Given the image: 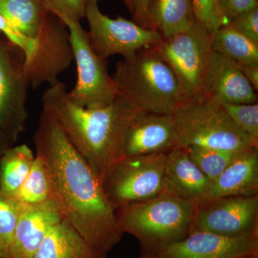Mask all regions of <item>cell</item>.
Returning a JSON list of instances; mask_svg holds the SVG:
<instances>
[{"instance_id":"obj_1","label":"cell","mask_w":258,"mask_h":258,"mask_svg":"<svg viewBox=\"0 0 258 258\" xmlns=\"http://www.w3.org/2000/svg\"><path fill=\"white\" fill-rule=\"evenodd\" d=\"M34 143L48 169L52 199L64 219L93 248L108 254L123 236L114 209L98 176L43 108Z\"/></svg>"},{"instance_id":"obj_2","label":"cell","mask_w":258,"mask_h":258,"mask_svg":"<svg viewBox=\"0 0 258 258\" xmlns=\"http://www.w3.org/2000/svg\"><path fill=\"white\" fill-rule=\"evenodd\" d=\"M42 103L99 179L124 157L127 132L139 111L123 98L117 96L99 108H84L71 101L66 86L57 81L43 93Z\"/></svg>"},{"instance_id":"obj_3","label":"cell","mask_w":258,"mask_h":258,"mask_svg":"<svg viewBox=\"0 0 258 258\" xmlns=\"http://www.w3.org/2000/svg\"><path fill=\"white\" fill-rule=\"evenodd\" d=\"M198 206L166 188L149 200L115 210L123 234L138 240L141 254H152L191 233Z\"/></svg>"},{"instance_id":"obj_4","label":"cell","mask_w":258,"mask_h":258,"mask_svg":"<svg viewBox=\"0 0 258 258\" xmlns=\"http://www.w3.org/2000/svg\"><path fill=\"white\" fill-rule=\"evenodd\" d=\"M112 79L117 96L139 111L173 114L179 105L175 76L154 47L119 61Z\"/></svg>"},{"instance_id":"obj_5","label":"cell","mask_w":258,"mask_h":258,"mask_svg":"<svg viewBox=\"0 0 258 258\" xmlns=\"http://www.w3.org/2000/svg\"><path fill=\"white\" fill-rule=\"evenodd\" d=\"M172 115L177 147L230 151L258 149L236 126L222 106L214 104L205 96L181 103Z\"/></svg>"},{"instance_id":"obj_6","label":"cell","mask_w":258,"mask_h":258,"mask_svg":"<svg viewBox=\"0 0 258 258\" xmlns=\"http://www.w3.org/2000/svg\"><path fill=\"white\" fill-rule=\"evenodd\" d=\"M153 47L175 76L179 104L205 96L204 85L214 52L212 32L195 20L187 30L162 38Z\"/></svg>"},{"instance_id":"obj_7","label":"cell","mask_w":258,"mask_h":258,"mask_svg":"<svg viewBox=\"0 0 258 258\" xmlns=\"http://www.w3.org/2000/svg\"><path fill=\"white\" fill-rule=\"evenodd\" d=\"M166 154L124 156L101 176L102 188L114 210L149 200L166 189Z\"/></svg>"},{"instance_id":"obj_8","label":"cell","mask_w":258,"mask_h":258,"mask_svg":"<svg viewBox=\"0 0 258 258\" xmlns=\"http://www.w3.org/2000/svg\"><path fill=\"white\" fill-rule=\"evenodd\" d=\"M49 11L60 19L69 30L77 66V81L74 88L68 91L70 99L87 108L109 104L118 96L114 81L108 74L106 60L93 50L88 32L83 28L81 20L55 10Z\"/></svg>"},{"instance_id":"obj_9","label":"cell","mask_w":258,"mask_h":258,"mask_svg":"<svg viewBox=\"0 0 258 258\" xmlns=\"http://www.w3.org/2000/svg\"><path fill=\"white\" fill-rule=\"evenodd\" d=\"M99 0H87L86 16L90 42L93 50L102 58L120 55L123 59L138 51L157 45L162 37L155 30L141 26L134 21L118 16L112 19L103 14Z\"/></svg>"},{"instance_id":"obj_10","label":"cell","mask_w":258,"mask_h":258,"mask_svg":"<svg viewBox=\"0 0 258 258\" xmlns=\"http://www.w3.org/2000/svg\"><path fill=\"white\" fill-rule=\"evenodd\" d=\"M23 51L0 40V131L13 142L25 131L28 120L29 85Z\"/></svg>"},{"instance_id":"obj_11","label":"cell","mask_w":258,"mask_h":258,"mask_svg":"<svg viewBox=\"0 0 258 258\" xmlns=\"http://www.w3.org/2000/svg\"><path fill=\"white\" fill-rule=\"evenodd\" d=\"M192 232H207L227 238L258 237V195L226 197L200 205Z\"/></svg>"},{"instance_id":"obj_12","label":"cell","mask_w":258,"mask_h":258,"mask_svg":"<svg viewBox=\"0 0 258 258\" xmlns=\"http://www.w3.org/2000/svg\"><path fill=\"white\" fill-rule=\"evenodd\" d=\"M36 40L37 49L35 55L29 62L24 63L29 85L33 88L45 83L49 86L55 84L59 81V76L74 60L69 30L51 12Z\"/></svg>"},{"instance_id":"obj_13","label":"cell","mask_w":258,"mask_h":258,"mask_svg":"<svg viewBox=\"0 0 258 258\" xmlns=\"http://www.w3.org/2000/svg\"><path fill=\"white\" fill-rule=\"evenodd\" d=\"M258 255V237L227 238L192 232L182 240L139 258H240Z\"/></svg>"},{"instance_id":"obj_14","label":"cell","mask_w":258,"mask_h":258,"mask_svg":"<svg viewBox=\"0 0 258 258\" xmlns=\"http://www.w3.org/2000/svg\"><path fill=\"white\" fill-rule=\"evenodd\" d=\"M205 96L214 104L258 103L257 91L235 62L214 51L204 85Z\"/></svg>"},{"instance_id":"obj_15","label":"cell","mask_w":258,"mask_h":258,"mask_svg":"<svg viewBox=\"0 0 258 258\" xmlns=\"http://www.w3.org/2000/svg\"><path fill=\"white\" fill-rule=\"evenodd\" d=\"M63 219L53 200L24 205L10 244V258H33L50 230Z\"/></svg>"},{"instance_id":"obj_16","label":"cell","mask_w":258,"mask_h":258,"mask_svg":"<svg viewBox=\"0 0 258 258\" xmlns=\"http://www.w3.org/2000/svg\"><path fill=\"white\" fill-rule=\"evenodd\" d=\"M177 147L172 114L139 111L125 137V156L167 154Z\"/></svg>"},{"instance_id":"obj_17","label":"cell","mask_w":258,"mask_h":258,"mask_svg":"<svg viewBox=\"0 0 258 258\" xmlns=\"http://www.w3.org/2000/svg\"><path fill=\"white\" fill-rule=\"evenodd\" d=\"M164 179L166 188L198 207L206 202L212 185L184 148L176 147L166 154Z\"/></svg>"},{"instance_id":"obj_18","label":"cell","mask_w":258,"mask_h":258,"mask_svg":"<svg viewBox=\"0 0 258 258\" xmlns=\"http://www.w3.org/2000/svg\"><path fill=\"white\" fill-rule=\"evenodd\" d=\"M257 195L258 149L249 148L241 153L212 182L206 202L226 197Z\"/></svg>"},{"instance_id":"obj_19","label":"cell","mask_w":258,"mask_h":258,"mask_svg":"<svg viewBox=\"0 0 258 258\" xmlns=\"http://www.w3.org/2000/svg\"><path fill=\"white\" fill-rule=\"evenodd\" d=\"M195 21L192 0H150L144 28L165 38L187 30Z\"/></svg>"},{"instance_id":"obj_20","label":"cell","mask_w":258,"mask_h":258,"mask_svg":"<svg viewBox=\"0 0 258 258\" xmlns=\"http://www.w3.org/2000/svg\"><path fill=\"white\" fill-rule=\"evenodd\" d=\"M63 219L45 237L33 258H106Z\"/></svg>"},{"instance_id":"obj_21","label":"cell","mask_w":258,"mask_h":258,"mask_svg":"<svg viewBox=\"0 0 258 258\" xmlns=\"http://www.w3.org/2000/svg\"><path fill=\"white\" fill-rule=\"evenodd\" d=\"M50 13L44 0H0V14L34 40L41 33Z\"/></svg>"},{"instance_id":"obj_22","label":"cell","mask_w":258,"mask_h":258,"mask_svg":"<svg viewBox=\"0 0 258 258\" xmlns=\"http://www.w3.org/2000/svg\"><path fill=\"white\" fill-rule=\"evenodd\" d=\"M212 45L215 52L237 63L258 66V43L229 23L212 32Z\"/></svg>"},{"instance_id":"obj_23","label":"cell","mask_w":258,"mask_h":258,"mask_svg":"<svg viewBox=\"0 0 258 258\" xmlns=\"http://www.w3.org/2000/svg\"><path fill=\"white\" fill-rule=\"evenodd\" d=\"M34 159L33 152L26 144L9 148L0 159V189L16 198Z\"/></svg>"},{"instance_id":"obj_24","label":"cell","mask_w":258,"mask_h":258,"mask_svg":"<svg viewBox=\"0 0 258 258\" xmlns=\"http://www.w3.org/2000/svg\"><path fill=\"white\" fill-rule=\"evenodd\" d=\"M16 198L25 205H40L53 200L48 169L38 155L35 157L31 169L19 189Z\"/></svg>"},{"instance_id":"obj_25","label":"cell","mask_w":258,"mask_h":258,"mask_svg":"<svg viewBox=\"0 0 258 258\" xmlns=\"http://www.w3.org/2000/svg\"><path fill=\"white\" fill-rule=\"evenodd\" d=\"M184 149L191 160L212 182L244 151L222 150L198 147Z\"/></svg>"},{"instance_id":"obj_26","label":"cell","mask_w":258,"mask_h":258,"mask_svg":"<svg viewBox=\"0 0 258 258\" xmlns=\"http://www.w3.org/2000/svg\"><path fill=\"white\" fill-rule=\"evenodd\" d=\"M23 208V204L18 199L0 189V240L8 250Z\"/></svg>"},{"instance_id":"obj_27","label":"cell","mask_w":258,"mask_h":258,"mask_svg":"<svg viewBox=\"0 0 258 258\" xmlns=\"http://www.w3.org/2000/svg\"><path fill=\"white\" fill-rule=\"evenodd\" d=\"M222 106L236 126L258 146V103Z\"/></svg>"},{"instance_id":"obj_28","label":"cell","mask_w":258,"mask_h":258,"mask_svg":"<svg viewBox=\"0 0 258 258\" xmlns=\"http://www.w3.org/2000/svg\"><path fill=\"white\" fill-rule=\"evenodd\" d=\"M195 20L213 32L229 23L224 16L218 0H192Z\"/></svg>"},{"instance_id":"obj_29","label":"cell","mask_w":258,"mask_h":258,"mask_svg":"<svg viewBox=\"0 0 258 258\" xmlns=\"http://www.w3.org/2000/svg\"><path fill=\"white\" fill-rule=\"evenodd\" d=\"M0 34H3L8 42L23 51L25 57V63L31 60L37 49V40L23 35L1 14Z\"/></svg>"},{"instance_id":"obj_30","label":"cell","mask_w":258,"mask_h":258,"mask_svg":"<svg viewBox=\"0 0 258 258\" xmlns=\"http://www.w3.org/2000/svg\"><path fill=\"white\" fill-rule=\"evenodd\" d=\"M229 23L246 37L258 43V8L231 19Z\"/></svg>"},{"instance_id":"obj_31","label":"cell","mask_w":258,"mask_h":258,"mask_svg":"<svg viewBox=\"0 0 258 258\" xmlns=\"http://www.w3.org/2000/svg\"><path fill=\"white\" fill-rule=\"evenodd\" d=\"M49 10H55L81 20L86 16L87 0H44Z\"/></svg>"},{"instance_id":"obj_32","label":"cell","mask_w":258,"mask_h":258,"mask_svg":"<svg viewBox=\"0 0 258 258\" xmlns=\"http://www.w3.org/2000/svg\"><path fill=\"white\" fill-rule=\"evenodd\" d=\"M224 16L228 21L237 15L258 8V0H218Z\"/></svg>"},{"instance_id":"obj_33","label":"cell","mask_w":258,"mask_h":258,"mask_svg":"<svg viewBox=\"0 0 258 258\" xmlns=\"http://www.w3.org/2000/svg\"><path fill=\"white\" fill-rule=\"evenodd\" d=\"M150 0H134L133 14L134 22L144 27L145 25L148 7Z\"/></svg>"},{"instance_id":"obj_34","label":"cell","mask_w":258,"mask_h":258,"mask_svg":"<svg viewBox=\"0 0 258 258\" xmlns=\"http://www.w3.org/2000/svg\"><path fill=\"white\" fill-rule=\"evenodd\" d=\"M237 63V62H236ZM244 78L252 85L256 91H258V66L237 63Z\"/></svg>"},{"instance_id":"obj_35","label":"cell","mask_w":258,"mask_h":258,"mask_svg":"<svg viewBox=\"0 0 258 258\" xmlns=\"http://www.w3.org/2000/svg\"><path fill=\"white\" fill-rule=\"evenodd\" d=\"M14 143L4 132L0 131V159L9 148L13 147Z\"/></svg>"},{"instance_id":"obj_36","label":"cell","mask_w":258,"mask_h":258,"mask_svg":"<svg viewBox=\"0 0 258 258\" xmlns=\"http://www.w3.org/2000/svg\"><path fill=\"white\" fill-rule=\"evenodd\" d=\"M0 258H10L9 250L1 240H0Z\"/></svg>"},{"instance_id":"obj_37","label":"cell","mask_w":258,"mask_h":258,"mask_svg":"<svg viewBox=\"0 0 258 258\" xmlns=\"http://www.w3.org/2000/svg\"><path fill=\"white\" fill-rule=\"evenodd\" d=\"M122 1L123 2V3H124L126 8H128L129 11L132 13V12H133L134 0H122Z\"/></svg>"},{"instance_id":"obj_38","label":"cell","mask_w":258,"mask_h":258,"mask_svg":"<svg viewBox=\"0 0 258 258\" xmlns=\"http://www.w3.org/2000/svg\"><path fill=\"white\" fill-rule=\"evenodd\" d=\"M240 258H258V255L248 256V257H244Z\"/></svg>"}]
</instances>
